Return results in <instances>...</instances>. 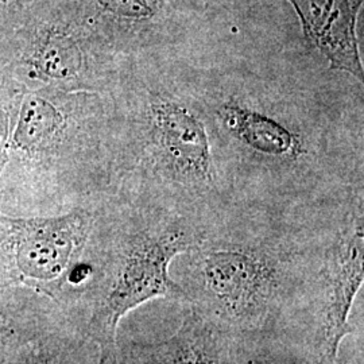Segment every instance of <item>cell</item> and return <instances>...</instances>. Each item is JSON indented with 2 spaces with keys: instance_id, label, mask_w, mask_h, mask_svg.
<instances>
[{
  "instance_id": "7c38bea8",
  "label": "cell",
  "mask_w": 364,
  "mask_h": 364,
  "mask_svg": "<svg viewBox=\"0 0 364 364\" xmlns=\"http://www.w3.org/2000/svg\"><path fill=\"white\" fill-rule=\"evenodd\" d=\"M16 0H0V15L1 13L7 9V7H10L13 3H15Z\"/></svg>"
},
{
  "instance_id": "9a60e30c",
  "label": "cell",
  "mask_w": 364,
  "mask_h": 364,
  "mask_svg": "<svg viewBox=\"0 0 364 364\" xmlns=\"http://www.w3.org/2000/svg\"><path fill=\"white\" fill-rule=\"evenodd\" d=\"M39 364H48V363H39Z\"/></svg>"
},
{
  "instance_id": "52a82bcc",
  "label": "cell",
  "mask_w": 364,
  "mask_h": 364,
  "mask_svg": "<svg viewBox=\"0 0 364 364\" xmlns=\"http://www.w3.org/2000/svg\"><path fill=\"white\" fill-rule=\"evenodd\" d=\"M299 15L305 38L329 64L363 85L358 15L363 0H287Z\"/></svg>"
},
{
  "instance_id": "6da1fadb",
  "label": "cell",
  "mask_w": 364,
  "mask_h": 364,
  "mask_svg": "<svg viewBox=\"0 0 364 364\" xmlns=\"http://www.w3.org/2000/svg\"><path fill=\"white\" fill-rule=\"evenodd\" d=\"M180 257L181 302L224 351H260L299 314L308 320L316 234L269 203L239 204Z\"/></svg>"
},
{
  "instance_id": "3957f363",
  "label": "cell",
  "mask_w": 364,
  "mask_h": 364,
  "mask_svg": "<svg viewBox=\"0 0 364 364\" xmlns=\"http://www.w3.org/2000/svg\"><path fill=\"white\" fill-rule=\"evenodd\" d=\"M131 213L88 326L100 348L115 350L119 321L139 305L156 299L182 301L181 287L171 278L170 266L200 245L220 219L142 193H136Z\"/></svg>"
},
{
  "instance_id": "ba28073f",
  "label": "cell",
  "mask_w": 364,
  "mask_h": 364,
  "mask_svg": "<svg viewBox=\"0 0 364 364\" xmlns=\"http://www.w3.org/2000/svg\"><path fill=\"white\" fill-rule=\"evenodd\" d=\"M223 352L213 331L189 311L171 338L134 347L126 364H221Z\"/></svg>"
},
{
  "instance_id": "4fadbf2b",
  "label": "cell",
  "mask_w": 364,
  "mask_h": 364,
  "mask_svg": "<svg viewBox=\"0 0 364 364\" xmlns=\"http://www.w3.org/2000/svg\"><path fill=\"white\" fill-rule=\"evenodd\" d=\"M0 130H6V122L3 120V117L0 114Z\"/></svg>"
},
{
  "instance_id": "277c9868",
  "label": "cell",
  "mask_w": 364,
  "mask_h": 364,
  "mask_svg": "<svg viewBox=\"0 0 364 364\" xmlns=\"http://www.w3.org/2000/svg\"><path fill=\"white\" fill-rule=\"evenodd\" d=\"M204 93L219 134L228 169L239 192L251 168L259 178H306L316 171L321 147L316 131L299 115L273 112L267 103L227 84L204 81Z\"/></svg>"
},
{
  "instance_id": "30bf717a",
  "label": "cell",
  "mask_w": 364,
  "mask_h": 364,
  "mask_svg": "<svg viewBox=\"0 0 364 364\" xmlns=\"http://www.w3.org/2000/svg\"><path fill=\"white\" fill-rule=\"evenodd\" d=\"M64 124V117L48 102L33 99L21 117L18 139L21 144H41L53 138Z\"/></svg>"
},
{
  "instance_id": "8fae6325",
  "label": "cell",
  "mask_w": 364,
  "mask_h": 364,
  "mask_svg": "<svg viewBox=\"0 0 364 364\" xmlns=\"http://www.w3.org/2000/svg\"><path fill=\"white\" fill-rule=\"evenodd\" d=\"M102 355H100V360L99 364H117L115 359V353L114 350H108V348H100Z\"/></svg>"
},
{
  "instance_id": "5b68a950",
  "label": "cell",
  "mask_w": 364,
  "mask_h": 364,
  "mask_svg": "<svg viewBox=\"0 0 364 364\" xmlns=\"http://www.w3.org/2000/svg\"><path fill=\"white\" fill-rule=\"evenodd\" d=\"M363 177L348 182L326 232L316 235V264L308 311L312 364H338L350 313L364 281Z\"/></svg>"
},
{
  "instance_id": "9c48e42d",
  "label": "cell",
  "mask_w": 364,
  "mask_h": 364,
  "mask_svg": "<svg viewBox=\"0 0 364 364\" xmlns=\"http://www.w3.org/2000/svg\"><path fill=\"white\" fill-rule=\"evenodd\" d=\"M43 72L60 80L78 77L85 65V58L77 39L68 33L50 34L42 52Z\"/></svg>"
},
{
  "instance_id": "7a4b0ae2",
  "label": "cell",
  "mask_w": 364,
  "mask_h": 364,
  "mask_svg": "<svg viewBox=\"0 0 364 364\" xmlns=\"http://www.w3.org/2000/svg\"><path fill=\"white\" fill-rule=\"evenodd\" d=\"M134 114L136 193L219 219L239 204L210 114L203 78L188 77L176 58H144Z\"/></svg>"
},
{
  "instance_id": "8992f818",
  "label": "cell",
  "mask_w": 364,
  "mask_h": 364,
  "mask_svg": "<svg viewBox=\"0 0 364 364\" xmlns=\"http://www.w3.org/2000/svg\"><path fill=\"white\" fill-rule=\"evenodd\" d=\"M92 216L77 209L54 219L11 220L15 259L23 275L38 281L66 278L91 232Z\"/></svg>"
},
{
  "instance_id": "5bb4252c",
  "label": "cell",
  "mask_w": 364,
  "mask_h": 364,
  "mask_svg": "<svg viewBox=\"0 0 364 364\" xmlns=\"http://www.w3.org/2000/svg\"><path fill=\"white\" fill-rule=\"evenodd\" d=\"M352 364H362V362H358V360H355V362H353Z\"/></svg>"
}]
</instances>
